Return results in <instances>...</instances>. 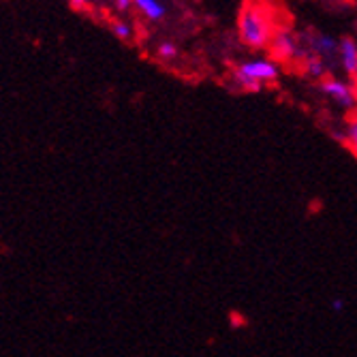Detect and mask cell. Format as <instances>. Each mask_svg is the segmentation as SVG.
<instances>
[{
    "label": "cell",
    "instance_id": "cell-1",
    "mask_svg": "<svg viewBox=\"0 0 357 357\" xmlns=\"http://www.w3.org/2000/svg\"><path fill=\"white\" fill-rule=\"evenodd\" d=\"M282 26L272 0H246L238 13V39L250 50H268Z\"/></svg>",
    "mask_w": 357,
    "mask_h": 357
},
{
    "label": "cell",
    "instance_id": "cell-2",
    "mask_svg": "<svg viewBox=\"0 0 357 357\" xmlns=\"http://www.w3.org/2000/svg\"><path fill=\"white\" fill-rule=\"evenodd\" d=\"M280 77V62L272 56H255L238 62L234 67V84L240 90H261Z\"/></svg>",
    "mask_w": 357,
    "mask_h": 357
},
{
    "label": "cell",
    "instance_id": "cell-3",
    "mask_svg": "<svg viewBox=\"0 0 357 357\" xmlns=\"http://www.w3.org/2000/svg\"><path fill=\"white\" fill-rule=\"evenodd\" d=\"M270 54L276 62L282 64V62H300L304 58L306 50L302 47V41L294 35V32H291L287 26H282L270 43Z\"/></svg>",
    "mask_w": 357,
    "mask_h": 357
},
{
    "label": "cell",
    "instance_id": "cell-4",
    "mask_svg": "<svg viewBox=\"0 0 357 357\" xmlns=\"http://www.w3.org/2000/svg\"><path fill=\"white\" fill-rule=\"evenodd\" d=\"M321 92L340 109H353L357 105V92L353 88V84L342 77H323Z\"/></svg>",
    "mask_w": 357,
    "mask_h": 357
},
{
    "label": "cell",
    "instance_id": "cell-5",
    "mask_svg": "<svg viewBox=\"0 0 357 357\" xmlns=\"http://www.w3.org/2000/svg\"><path fill=\"white\" fill-rule=\"evenodd\" d=\"M338 47H340V41L330 35H323V32L308 35V52L319 56L321 60L338 58Z\"/></svg>",
    "mask_w": 357,
    "mask_h": 357
},
{
    "label": "cell",
    "instance_id": "cell-6",
    "mask_svg": "<svg viewBox=\"0 0 357 357\" xmlns=\"http://www.w3.org/2000/svg\"><path fill=\"white\" fill-rule=\"evenodd\" d=\"M338 64L340 69L349 75V77H357V41L344 37L340 39V47H338Z\"/></svg>",
    "mask_w": 357,
    "mask_h": 357
},
{
    "label": "cell",
    "instance_id": "cell-7",
    "mask_svg": "<svg viewBox=\"0 0 357 357\" xmlns=\"http://www.w3.org/2000/svg\"><path fill=\"white\" fill-rule=\"evenodd\" d=\"M300 64H302V71H304L308 77L319 79V82H321L323 77H326V60H321L319 56L306 52L304 58L300 60Z\"/></svg>",
    "mask_w": 357,
    "mask_h": 357
},
{
    "label": "cell",
    "instance_id": "cell-8",
    "mask_svg": "<svg viewBox=\"0 0 357 357\" xmlns=\"http://www.w3.org/2000/svg\"><path fill=\"white\" fill-rule=\"evenodd\" d=\"M135 9L150 22H158L165 17V5L160 0H135Z\"/></svg>",
    "mask_w": 357,
    "mask_h": 357
},
{
    "label": "cell",
    "instance_id": "cell-9",
    "mask_svg": "<svg viewBox=\"0 0 357 357\" xmlns=\"http://www.w3.org/2000/svg\"><path fill=\"white\" fill-rule=\"evenodd\" d=\"M347 148L353 152V156L357 158V114L349 118L347 126H344V135H342Z\"/></svg>",
    "mask_w": 357,
    "mask_h": 357
},
{
    "label": "cell",
    "instance_id": "cell-10",
    "mask_svg": "<svg viewBox=\"0 0 357 357\" xmlns=\"http://www.w3.org/2000/svg\"><path fill=\"white\" fill-rule=\"evenodd\" d=\"M112 32L120 39V41H131L133 35H135V28L131 22H126V20H116L112 22Z\"/></svg>",
    "mask_w": 357,
    "mask_h": 357
},
{
    "label": "cell",
    "instance_id": "cell-11",
    "mask_svg": "<svg viewBox=\"0 0 357 357\" xmlns=\"http://www.w3.org/2000/svg\"><path fill=\"white\" fill-rule=\"evenodd\" d=\"M156 54H158V58H160V60L169 62V60H176V58H178V47H176L174 43L165 41V43H160V45H158Z\"/></svg>",
    "mask_w": 357,
    "mask_h": 357
},
{
    "label": "cell",
    "instance_id": "cell-12",
    "mask_svg": "<svg viewBox=\"0 0 357 357\" xmlns=\"http://www.w3.org/2000/svg\"><path fill=\"white\" fill-rule=\"evenodd\" d=\"M135 7V0H116V9L120 13H126L128 9H133Z\"/></svg>",
    "mask_w": 357,
    "mask_h": 357
},
{
    "label": "cell",
    "instance_id": "cell-13",
    "mask_svg": "<svg viewBox=\"0 0 357 357\" xmlns=\"http://www.w3.org/2000/svg\"><path fill=\"white\" fill-rule=\"evenodd\" d=\"M69 3H71L73 7H77V9H84V7L88 5V0H69Z\"/></svg>",
    "mask_w": 357,
    "mask_h": 357
},
{
    "label": "cell",
    "instance_id": "cell-14",
    "mask_svg": "<svg viewBox=\"0 0 357 357\" xmlns=\"http://www.w3.org/2000/svg\"><path fill=\"white\" fill-rule=\"evenodd\" d=\"M342 300H334V310H342Z\"/></svg>",
    "mask_w": 357,
    "mask_h": 357
}]
</instances>
